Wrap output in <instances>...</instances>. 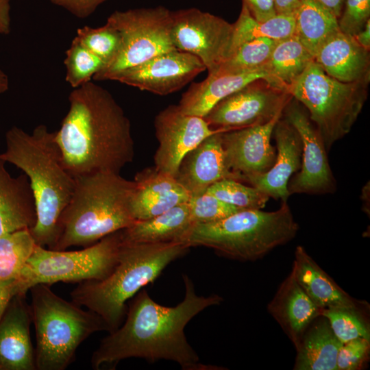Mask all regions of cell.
<instances>
[{
    "label": "cell",
    "instance_id": "cell-24",
    "mask_svg": "<svg viewBox=\"0 0 370 370\" xmlns=\"http://www.w3.org/2000/svg\"><path fill=\"white\" fill-rule=\"evenodd\" d=\"M0 159V236L31 230L37 221L36 201L25 174L12 177Z\"/></svg>",
    "mask_w": 370,
    "mask_h": 370
},
{
    "label": "cell",
    "instance_id": "cell-16",
    "mask_svg": "<svg viewBox=\"0 0 370 370\" xmlns=\"http://www.w3.org/2000/svg\"><path fill=\"white\" fill-rule=\"evenodd\" d=\"M282 114L270 121L221 133L226 164L239 182L265 173L273 166L276 148L271 140L273 130Z\"/></svg>",
    "mask_w": 370,
    "mask_h": 370
},
{
    "label": "cell",
    "instance_id": "cell-5",
    "mask_svg": "<svg viewBox=\"0 0 370 370\" xmlns=\"http://www.w3.org/2000/svg\"><path fill=\"white\" fill-rule=\"evenodd\" d=\"M189 249L181 243L122 242L117 263L104 279L79 283L71 292L73 302L99 315L109 332L123 322L127 302L144 286L153 282L173 261Z\"/></svg>",
    "mask_w": 370,
    "mask_h": 370
},
{
    "label": "cell",
    "instance_id": "cell-35",
    "mask_svg": "<svg viewBox=\"0 0 370 370\" xmlns=\"http://www.w3.org/2000/svg\"><path fill=\"white\" fill-rule=\"evenodd\" d=\"M75 38L83 47L100 58L105 65L114 58L121 46L119 33L108 23L97 28L89 26L79 28Z\"/></svg>",
    "mask_w": 370,
    "mask_h": 370
},
{
    "label": "cell",
    "instance_id": "cell-4",
    "mask_svg": "<svg viewBox=\"0 0 370 370\" xmlns=\"http://www.w3.org/2000/svg\"><path fill=\"white\" fill-rule=\"evenodd\" d=\"M75 180L73 194L60 216L51 249L86 247L136 221L130 207L134 180L115 173H97Z\"/></svg>",
    "mask_w": 370,
    "mask_h": 370
},
{
    "label": "cell",
    "instance_id": "cell-47",
    "mask_svg": "<svg viewBox=\"0 0 370 370\" xmlns=\"http://www.w3.org/2000/svg\"><path fill=\"white\" fill-rule=\"evenodd\" d=\"M9 89V79L5 73L0 69V94Z\"/></svg>",
    "mask_w": 370,
    "mask_h": 370
},
{
    "label": "cell",
    "instance_id": "cell-15",
    "mask_svg": "<svg viewBox=\"0 0 370 370\" xmlns=\"http://www.w3.org/2000/svg\"><path fill=\"white\" fill-rule=\"evenodd\" d=\"M205 70L197 57L176 49L127 69L112 81L164 96L182 89Z\"/></svg>",
    "mask_w": 370,
    "mask_h": 370
},
{
    "label": "cell",
    "instance_id": "cell-22",
    "mask_svg": "<svg viewBox=\"0 0 370 370\" xmlns=\"http://www.w3.org/2000/svg\"><path fill=\"white\" fill-rule=\"evenodd\" d=\"M314 61L338 81L369 82V51L358 44L353 36L341 31L323 44L314 56Z\"/></svg>",
    "mask_w": 370,
    "mask_h": 370
},
{
    "label": "cell",
    "instance_id": "cell-34",
    "mask_svg": "<svg viewBox=\"0 0 370 370\" xmlns=\"http://www.w3.org/2000/svg\"><path fill=\"white\" fill-rule=\"evenodd\" d=\"M65 54V80L73 88L90 82L105 66L100 58L83 47L75 38Z\"/></svg>",
    "mask_w": 370,
    "mask_h": 370
},
{
    "label": "cell",
    "instance_id": "cell-40",
    "mask_svg": "<svg viewBox=\"0 0 370 370\" xmlns=\"http://www.w3.org/2000/svg\"><path fill=\"white\" fill-rule=\"evenodd\" d=\"M75 16L84 18L92 14L97 7L107 0H49Z\"/></svg>",
    "mask_w": 370,
    "mask_h": 370
},
{
    "label": "cell",
    "instance_id": "cell-17",
    "mask_svg": "<svg viewBox=\"0 0 370 370\" xmlns=\"http://www.w3.org/2000/svg\"><path fill=\"white\" fill-rule=\"evenodd\" d=\"M25 295H15L0 317V370H36Z\"/></svg>",
    "mask_w": 370,
    "mask_h": 370
},
{
    "label": "cell",
    "instance_id": "cell-29",
    "mask_svg": "<svg viewBox=\"0 0 370 370\" xmlns=\"http://www.w3.org/2000/svg\"><path fill=\"white\" fill-rule=\"evenodd\" d=\"M314 60V56L293 34L276 42L267 66L273 85L286 90Z\"/></svg>",
    "mask_w": 370,
    "mask_h": 370
},
{
    "label": "cell",
    "instance_id": "cell-18",
    "mask_svg": "<svg viewBox=\"0 0 370 370\" xmlns=\"http://www.w3.org/2000/svg\"><path fill=\"white\" fill-rule=\"evenodd\" d=\"M276 143L275 162L264 174L251 176L243 182L256 188L282 203L290 197L288 183L301 168L302 141L297 130L282 115L275 123L273 134Z\"/></svg>",
    "mask_w": 370,
    "mask_h": 370
},
{
    "label": "cell",
    "instance_id": "cell-13",
    "mask_svg": "<svg viewBox=\"0 0 370 370\" xmlns=\"http://www.w3.org/2000/svg\"><path fill=\"white\" fill-rule=\"evenodd\" d=\"M282 116L297 130L303 147L301 168L288 183L290 196L334 193L336 182L330 166L328 151L306 110L292 98L284 108Z\"/></svg>",
    "mask_w": 370,
    "mask_h": 370
},
{
    "label": "cell",
    "instance_id": "cell-6",
    "mask_svg": "<svg viewBox=\"0 0 370 370\" xmlns=\"http://www.w3.org/2000/svg\"><path fill=\"white\" fill-rule=\"evenodd\" d=\"M299 226L287 202L274 211L241 210L217 221L195 223L181 241L228 258L254 261L297 235Z\"/></svg>",
    "mask_w": 370,
    "mask_h": 370
},
{
    "label": "cell",
    "instance_id": "cell-32",
    "mask_svg": "<svg viewBox=\"0 0 370 370\" xmlns=\"http://www.w3.org/2000/svg\"><path fill=\"white\" fill-rule=\"evenodd\" d=\"M276 42L267 38L246 42L240 45L212 73L208 75L234 74L262 68L269 61Z\"/></svg>",
    "mask_w": 370,
    "mask_h": 370
},
{
    "label": "cell",
    "instance_id": "cell-45",
    "mask_svg": "<svg viewBox=\"0 0 370 370\" xmlns=\"http://www.w3.org/2000/svg\"><path fill=\"white\" fill-rule=\"evenodd\" d=\"M319 5L332 13L338 19L340 17L345 0H314Z\"/></svg>",
    "mask_w": 370,
    "mask_h": 370
},
{
    "label": "cell",
    "instance_id": "cell-39",
    "mask_svg": "<svg viewBox=\"0 0 370 370\" xmlns=\"http://www.w3.org/2000/svg\"><path fill=\"white\" fill-rule=\"evenodd\" d=\"M370 339L357 338L339 348L336 358V370H358L369 358Z\"/></svg>",
    "mask_w": 370,
    "mask_h": 370
},
{
    "label": "cell",
    "instance_id": "cell-28",
    "mask_svg": "<svg viewBox=\"0 0 370 370\" xmlns=\"http://www.w3.org/2000/svg\"><path fill=\"white\" fill-rule=\"evenodd\" d=\"M294 18V34L314 58L323 44L340 31L338 18L314 0H301Z\"/></svg>",
    "mask_w": 370,
    "mask_h": 370
},
{
    "label": "cell",
    "instance_id": "cell-1",
    "mask_svg": "<svg viewBox=\"0 0 370 370\" xmlns=\"http://www.w3.org/2000/svg\"><path fill=\"white\" fill-rule=\"evenodd\" d=\"M185 286L183 300L175 306L156 303L145 289L140 290L127 304L125 320L109 332L93 352L90 363L94 369H113L121 360L144 358L149 362L167 360L177 362L184 370L218 369L200 362L188 343L184 328L204 309L219 305L218 295H198L191 279L182 275Z\"/></svg>",
    "mask_w": 370,
    "mask_h": 370
},
{
    "label": "cell",
    "instance_id": "cell-10",
    "mask_svg": "<svg viewBox=\"0 0 370 370\" xmlns=\"http://www.w3.org/2000/svg\"><path fill=\"white\" fill-rule=\"evenodd\" d=\"M171 13L165 7L115 11L106 23L121 36L114 58L96 73V81L113 80L121 71L160 54L176 50L171 38Z\"/></svg>",
    "mask_w": 370,
    "mask_h": 370
},
{
    "label": "cell",
    "instance_id": "cell-23",
    "mask_svg": "<svg viewBox=\"0 0 370 370\" xmlns=\"http://www.w3.org/2000/svg\"><path fill=\"white\" fill-rule=\"evenodd\" d=\"M259 79L274 86L267 64L251 71L208 75L204 80L190 86L177 106L184 114L204 117L219 101Z\"/></svg>",
    "mask_w": 370,
    "mask_h": 370
},
{
    "label": "cell",
    "instance_id": "cell-42",
    "mask_svg": "<svg viewBox=\"0 0 370 370\" xmlns=\"http://www.w3.org/2000/svg\"><path fill=\"white\" fill-rule=\"evenodd\" d=\"M18 293H22L17 280L0 282V317L11 299Z\"/></svg>",
    "mask_w": 370,
    "mask_h": 370
},
{
    "label": "cell",
    "instance_id": "cell-8",
    "mask_svg": "<svg viewBox=\"0 0 370 370\" xmlns=\"http://www.w3.org/2000/svg\"><path fill=\"white\" fill-rule=\"evenodd\" d=\"M367 86L338 81L314 60L286 90L306 110L328 152L351 131L367 99Z\"/></svg>",
    "mask_w": 370,
    "mask_h": 370
},
{
    "label": "cell",
    "instance_id": "cell-2",
    "mask_svg": "<svg viewBox=\"0 0 370 370\" xmlns=\"http://www.w3.org/2000/svg\"><path fill=\"white\" fill-rule=\"evenodd\" d=\"M69 109L55 138L74 177L119 173L134 156L130 121L110 92L89 82L69 96Z\"/></svg>",
    "mask_w": 370,
    "mask_h": 370
},
{
    "label": "cell",
    "instance_id": "cell-31",
    "mask_svg": "<svg viewBox=\"0 0 370 370\" xmlns=\"http://www.w3.org/2000/svg\"><path fill=\"white\" fill-rule=\"evenodd\" d=\"M36 245L29 229L0 236V282L18 278Z\"/></svg>",
    "mask_w": 370,
    "mask_h": 370
},
{
    "label": "cell",
    "instance_id": "cell-37",
    "mask_svg": "<svg viewBox=\"0 0 370 370\" xmlns=\"http://www.w3.org/2000/svg\"><path fill=\"white\" fill-rule=\"evenodd\" d=\"M188 204L193 224L217 221L242 210L207 193L190 197Z\"/></svg>",
    "mask_w": 370,
    "mask_h": 370
},
{
    "label": "cell",
    "instance_id": "cell-27",
    "mask_svg": "<svg viewBox=\"0 0 370 370\" xmlns=\"http://www.w3.org/2000/svg\"><path fill=\"white\" fill-rule=\"evenodd\" d=\"M342 343L321 315L308 327L298 347L295 370H336V358Z\"/></svg>",
    "mask_w": 370,
    "mask_h": 370
},
{
    "label": "cell",
    "instance_id": "cell-25",
    "mask_svg": "<svg viewBox=\"0 0 370 370\" xmlns=\"http://www.w3.org/2000/svg\"><path fill=\"white\" fill-rule=\"evenodd\" d=\"M291 271L303 290L322 310L330 308L360 310V301L342 289L301 245L295 249Z\"/></svg>",
    "mask_w": 370,
    "mask_h": 370
},
{
    "label": "cell",
    "instance_id": "cell-11",
    "mask_svg": "<svg viewBox=\"0 0 370 370\" xmlns=\"http://www.w3.org/2000/svg\"><path fill=\"white\" fill-rule=\"evenodd\" d=\"M171 38L175 49L191 53L212 73L230 56L233 24L192 8L171 13Z\"/></svg>",
    "mask_w": 370,
    "mask_h": 370
},
{
    "label": "cell",
    "instance_id": "cell-43",
    "mask_svg": "<svg viewBox=\"0 0 370 370\" xmlns=\"http://www.w3.org/2000/svg\"><path fill=\"white\" fill-rule=\"evenodd\" d=\"M10 0H0V36L8 35L11 30Z\"/></svg>",
    "mask_w": 370,
    "mask_h": 370
},
{
    "label": "cell",
    "instance_id": "cell-12",
    "mask_svg": "<svg viewBox=\"0 0 370 370\" xmlns=\"http://www.w3.org/2000/svg\"><path fill=\"white\" fill-rule=\"evenodd\" d=\"M292 98L286 90L259 79L219 101L204 119L213 129L229 131L264 124L282 114Z\"/></svg>",
    "mask_w": 370,
    "mask_h": 370
},
{
    "label": "cell",
    "instance_id": "cell-7",
    "mask_svg": "<svg viewBox=\"0 0 370 370\" xmlns=\"http://www.w3.org/2000/svg\"><path fill=\"white\" fill-rule=\"evenodd\" d=\"M29 291L36 341V370L66 369L86 338L97 332H109L99 315L60 297L50 285L38 284Z\"/></svg>",
    "mask_w": 370,
    "mask_h": 370
},
{
    "label": "cell",
    "instance_id": "cell-44",
    "mask_svg": "<svg viewBox=\"0 0 370 370\" xmlns=\"http://www.w3.org/2000/svg\"><path fill=\"white\" fill-rule=\"evenodd\" d=\"M301 0H274L277 14L294 15Z\"/></svg>",
    "mask_w": 370,
    "mask_h": 370
},
{
    "label": "cell",
    "instance_id": "cell-46",
    "mask_svg": "<svg viewBox=\"0 0 370 370\" xmlns=\"http://www.w3.org/2000/svg\"><path fill=\"white\" fill-rule=\"evenodd\" d=\"M356 40L365 49H370V19L367 21L362 30L353 36Z\"/></svg>",
    "mask_w": 370,
    "mask_h": 370
},
{
    "label": "cell",
    "instance_id": "cell-19",
    "mask_svg": "<svg viewBox=\"0 0 370 370\" xmlns=\"http://www.w3.org/2000/svg\"><path fill=\"white\" fill-rule=\"evenodd\" d=\"M219 132L205 138L182 160L175 178L190 193L197 196L204 193L214 183L224 179L238 181L230 171Z\"/></svg>",
    "mask_w": 370,
    "mask_h": 370
},
{
    "label": "cell",
    "instance_id": "cell-14",
    "mask_svg": "<svg viewBox=\"0 0 370 370\" xmlns=\"http://www.w3.org/2000/svg\"><path fill=\"white\" fill-rule=\"evenodd\" d=\"M159 143L154 156L155 168L175 176L185 155L208 136L225 129H213L204 117L183 113L177 105L160 111L154 121Z\"/></svg>",
    "mask_w": 370,
    "mask_h": 370
},
{
    "label": "cell",
    "instance_id": "cell-36",
    "mask_svg": "<svg viewBox=\"0 0 370 370\" xmlns=\"http://www.w3.org/2000/svg\"><path fill=\"white\" fill-rule=\"evenodd\" d=\"M360 310L347 308L323 309L321 315L329 322L336 338L343 344L357 338L370 339V331Z\"/></svg>",
    "mask_w": 370,
    "mask_h": 370
},
{
    "label": "cell",
    "instance_id": "cell-33",
    "mask_svg": "<svg viewBox=\"0 0 370 370\" xmlns=\"http://www.w3.org/2000/svg\"><path fill=\"white\" fill-rule=\"evenodd\" d=\"M205 193L242 210L262 209L270 199L256 188L232 179H224L214 183Z\"/></svg>",
    "mask_w": 370,
    "mask_h": 370
},
{
    "label": "cell",
    "instance_id": "cell-20",
    "mask_svg": "<svg viewBox=\"0 0 370 370\" xmlns=\"http://www.w3.org/2000/svg\"><path fill=\"white\" fill-rule=\"evenodd\" d=\"M131 197V212L136 221L145 220L188 201L190 193L174 176L155 166L138 173Z\"/></svg>",
    "mask_w": 370,
    "mask_h": 370
},
{
    "label": "cell",
    "instance_id": "cell-26",
    "mask_svg": "<svg viewBox=\"0 0 370 370\" xmlns=\"http://www.w3.org/2000/svg\"><path fill=\"white\" fill-rule=\"evenodd\" d=\"M192 225L187 201L150 219L136 221L121 230L122 240L130 243H181Z\"/></svg>",
    "mask_w": 370,
    "mask_h": 370
},
{
    "label": "cell",
    "instance_id": "cell-9",
    "mask_svg": "<svg viewBox=\"0 0 370 370\" xmlns=\"http://www.w3.org/2000/svg\"><path fill=\"white\" fill-rule=\"evenodd\" d=\"M121 230L78 251L53 250L36 245L17 279L21 292L26 294L38 284L51 286L59 282L104 279L117 263Z\"/></svg>",
    "mask_w": 370,
    "mask_h": 370
},
{
    "label": "cell",
    "instance_id": "cell-3",
    "mask_svg": "<svg viewBox=\"0 0 370 370\" xmlns=\"http://www.w3.org/2000/svg\"><path fill=\"white\" fill-rule=\"evenodd\" d=\"M0 159L24 172L36 201L37 221L30 230L37 245L51 249L60 216L73 194L75 180L66 169L55 132L38 125L32 134L13 126L5 134Z\"/></svg>",
    "mask_w": 370,
    "mask_h": 370
},
{
    "label": "cell",
    "instance_id": "cell-30",
    "mask_svg": "<svg viewBox=\"0 0 370 370\" xmlns=\"http://www.w3.org/2000/svg\"><path fill=\"white\" fill-rule=\"evenodd\" d=\"M294 32V15L276 14L266 21H258L253 17L246 5L243 3L239 16L233 24L230 56L246 42L260 38L279 41L293 36Z\"/></svg>",
    "mask_w": 370,
    "mask_h": 370
},
{
    "label": "cell",
    "instance_id": "cell-38",
    "mask_svg": "<svg viewBox=\"0 0 370 370\" xmlns=\"http://www.w3.org/2000/svg\"><path fill=\"white\" fill-rule=\"evenodd\" d=\"M370 16V0H345L338 19L341 32L354 36L362 30Z\"/></svg>",
    "mask_w": 370,
    "mask_h": 370
},
{
    "label": "cell",
    "instance_id": "cell-41",
    "mask_svg": "<svg viewBox=\"0 0 370 370\" xmlns=\"http://www.w3.org/2000/svg\"><path fill=\"white\" fill-rule=\"evenodd\" d=\"M253 17L258 21H266L277 14L274 0H243Z\"/></svg>",
    "mask_w": 370,
    "mask_h": 370
},
{
    "label": "cell",
    "instance_id": "cell-21",
    "mask_svg": "<svg viewBox=\"0 0 370 370\" xmlns=\"http://www.w3.org/2000/svg\"><path fill=\"white\" fill-rule=\"evenodd\" d=\"M267 309L295 348L322 312L299 284L292 271L281 283Z\"/></svg>",
    "mask_w": 370,
    "mask_h": 370
}]
</instances>
